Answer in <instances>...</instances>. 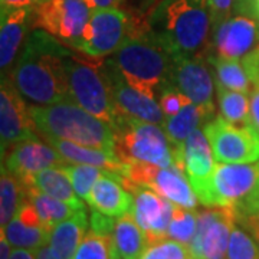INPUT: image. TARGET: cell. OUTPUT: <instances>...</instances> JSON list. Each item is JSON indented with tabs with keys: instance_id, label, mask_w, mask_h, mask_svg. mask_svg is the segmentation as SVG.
I'll list each match as a JSON object with an SVG mask.
<instances>
[{
	"instance_id": "obj_43",
	"label": "cell",
	"mask_w": 259,
	"mask_h": 259,
	"mask_svg": "<svg viewBox=\"0 0 259 259\" xmlns=\"http://www.w3.org/2000/svg\"><path fill=\"white\" fill-rule=\"evenodd\" d=\"M256 2L258 0H236L233 10L238 15H245V16L258 19V16H256Z\"/></svg>"
},
{
	"instance_id": "obj_14",
	"label": "cell",
	"mask_w": 259,
	"mask_h": 259,
	"mask_svg": "<svg viewBox=\"0 0 259 259\" xmlns=\"http://www.w3.org/2000/svg\"><path fill=\"white\" fill-rule=\"evenodd\" d=\"M128 26L130 16L121 10H94L78 51L93 56L114 54L128 37Z\"/></svg>"
},
{
	"instance_id": "obj_40",
	"label": "cell",
	"mask_w": 259,
	"mask_h": 259,
	"mask_svg": "<svg viewBox=\"0 0 259 259\" xmlns=\"http://www.w3.org/2000/svg\"><path fill=\"white\" fill-rule=\"evenodd\" d=\"M242 64L245 66V71L248 72L250 82L253 88H259V45L253 48L248 55L242 58Z\"/></svg>"
},
{
	"instance_id": "obj_38",
	"label": "cell",
	"mask_w": 259,
	"mask_h": 259,
	"mask_svg": "<svg viewBox=\"0 0 259 259\" xmlns=\"http://www.w3.org/2000/svg\"><path fill=\"white\" fill-rule=\"evenodd\" d=\"M236 0H204V5L210 13L212 19V30L223 20L231 18V13L235 8Z\"/></svg>"
},
{
	"instance_id": "obj_33",
	"label": "cell",
	"mask_w": 259,
	"mask_h": 259,
	"mask_svg": "<svg viewBox=\"0 0 259 259\" xmlns=\"http://www.w3.org/2000/svg\"><path fill=\"white\" fill-rule=\"evenodd\" d=\"M226 259H259V242L241 223L232 229Z\"/></svg>"
},
{
	"instance_id": "obj_18",
	"label": "cell",
	"mask_w": 259,
	"mask_h": 259,
	"mask_svg": "<svg viewBox=\"0 0 259 259\" xmlns=\"http://www.w3.org/2000/svg\"><path fill=\"white\" fill-rule=\"evenodd\" d=\"M107 64H108L110 75H111L112 98H114L118 112H122L137 120L163 125L166 118H164V112L160 107V102L140 93L139 90H136L125 79L120 68L114 64L111 58L107 59Z\"/></svg>"
},
{
	"instance_id": "obj_24",
	"label": "cell",
	"mask_w": 259,
	"mask_h": 259,
	"mask_svg": "<svg viewBox=\"0 0 259 259\" xmlns=\"http://www.w3.org/2000/svg\"><path fill=\"white\" fill-rule=\"evenodd\" d=\"M112 243L115 253L121 259H140L148 246L147 236L131 212L115 219Z\"/></svg>"
},
{
	"instance_id": "obj_10",
	"label": "cell",
	"mask_w": 259,
	"mask_h": 259,
	"mask_svg": "<svg viewBox=\"0 0 259 259\" xmlns=\"http://www.w3.org/2000/svg\"><path fill=\"white\" fill-rule=\"evenodd\" d=\"M238 212L233 207H206L197 212V229L189 245L192 259H225Z\"/></svg>"
},
{
	"instance_id": "obj_2",
	"label": "cell",
	"mask_w": 259,
	"mask_h": 259,
	"mask_svg": "<svg viewBox=\"0 0 259 259\" xmlns=\"http://www.w3.org/2000/svg\"><path fill=\"white\" fill-rule=\"evenodd\" d=\"M151 32L176 56L212 52V19L204 0H161L148 16Z\"/></svg>"
},
{
	"instance_id": "obj_30",
	"label": "cell",
	"mask_w": 259,
	"mask_h": 259,
	"mask_svg": "<svg viewBox=\"0 0 259 259\" xmlns=\"http://www.w3.org/2000/svg\"><path fill=\"white\" fill-rule=\"evenodd\" d=\"M8 241L15 248L37 250L42 246H47L51 238V231L44 226H33L22 222L18 216H15L5 228H2Z\"/></svg>"
},
{
	"instance_id": "obj_7",
	"label": "cell",
	"mask_w": 259,
	"mask_h": 259,
	"mask_svg": "<svg viewBox=\"0 0 259 259\" xmlns=\"http://www.w3.org/2000/svg\"><path fill=\"white\" fill-rule=\"evenodd\" d=\"M259 189V160L252 163H219L200 200L206 207L238 209Z\"/></svg>"
},
{
	"instance_id": "obj_44",
	"label": "cell",
	"mask_w": 259,
	"mask_h": 259,
	"mask_svg": "<svg viewBox=\"0 0 259 259\" xmlns=\"http://www.w3.org/2000/svg\"><path fill=\"white\" fill-rule=\"evenodd\" d=\"M44 0H0L2 9H19V8H36Z\"/></svg>"
},
{
	"instance_id": "obj_41",
	"label": "cell",
	"mask_w": 259,
	"mask_h": 259,
	"mask_svg": "<svg viewBox=\"0 0 259 259\" xmlns=\"http://www.w3.org/2000/svg\"><path fill=\"white\" fill-rule=\"evenodd\" d=\"M238 223H241L242 226L259 242V213H249V214L238 213Z\"/></svg>"
},
{
	"instance_id": "obj_9",
	"label": "cell",
	"mask_w": 259,
	"mask_h": 259,
	"mask_svg": "<svg viewBox=\"0 0 259 259\" xmlns=\"http://www.w3.org/2000/svg\"><path fill=\"white\" fill-rule=\"evenodd\" d=\"M218 163H252L259 160V134L252 125H235L214 115L203 127Z\"/></svg>"
},
{
	"instance_id": "obj_37",
	"label": "cell",
	"mask_w": 259,
	"mask_h": 259,
	"mask_svg": "<svg viewBox=\"0 0 259 259\" xmlns=\"http://www.w3.org/2000/svg\"><path fill=\"white\" fill-rule=\"evenodd\" d=\"M158 102H160V107L164 112V115L173 117L182 111L185 107H187L189 104H192V100L189 97H186L183 93H180L177 88L170 87L160 95Z\"/></svg>"
},
{
	"instance_id": "obj_34",
	"label": "cell",
	"mask_w": 259,
	"mask_h": 259,
	"mask_svg": "<svg viewBox=\"0 0 259 259\" xmlns=\"http://www.w3.org/2000/svg\"><path fill=\"white\" fill-rule=\"evenodd\" d=\"M112 255H114L112 238L100 235L91 229L83 236L82 242L72 259H112Z\"/></svg>"
},
{
	"instance_id": "obj_6",
	"label": "cell",
	"mask_w": 259,
	"mask_h": 259,
	"mask_svg": "<svg viewBox=\"0 0 259 259\" xmlns=\"http://www.w3.org/2000/svg\"><path fill=\"white\" fill-rule=\"evenodd\" d=\"M72 49L66 56L71 100L100 120L114 125L120 112L112 98L111 75L107 59Z\"/></svg>"
},
{
	"instance_id": "obj_15",
	"label": "cell",
	"mask_w": 259,
	"mask_h": 259,
	"mask_svg": "<svg viewBox=\"0 0 259 259\" xmlns=\"http://www.w3.org/2000/svg\"><path fill=\"white\" fill-rule=\"evenodd\" d=\"M3 166L18 176L26 186H30L33 176L47 168L64 167L68 164L55 147L49 143H44L39 139L23 140L13 147H10L5 154H2Z\"/></svg>"
},
{
	"instance_id": "obj_49",
	"label": "cell",
	"mask_w": 259,
	"mask_h": 259,
	"mask_svg": "<svg viewBox=\"0 0 259 259\" xmlns=\"http://www.w3.org/2000/svg\"><path fill=\"white\" fill-rule=\"evenodd\" d=\"M35 259H58V256L52 252V249L49 246H42V248H39L36 250Z\"/></svg>"
},
{
	"instance_id": "obj_26",
	"label": "cell",
	"mask_w": 259,
	"mask_h": 259,
	"mask_svg": "<svg viewBox=\"0 0 259 259\" xmlns=\"http://www.w3.org/2000/svg\"><path fill=\"white\" fill-rule=\"evenodd\" d=\"M206 59L213 69L216 87H223L232 91L245 94L252 91L253 85L250 82L249 75L245 71L242 61L225 58L213 51L206 56Z\"/></svg>"
},
{
	"instance_id": "obj_23",
	"label": "cell",
	"mask_w": 259,
	"mask_h": 259,
	"mask_svg": "<svg viewBox=\"0 0 259 259\" xmlns=\"http://www.w3.org/2000/svg\"><path fill=\"white\" fill-rule=\"evenodd\" d=\"M88 214L87 209H79L54 226L49 238V248L55 253L58 259H72L78 250L83 236L88 232Z\"/></svg>"
},
{
	"instance_id": "obj_46",
	"label": "cell",
	"mask_w": 259,
	"mask_h": 259,
	"mask_svg": "<svg viewBox=\"0 0 259 259\" xmlns=\"http://www.w3.org/2000/svg\"><path fill=\"white\" fill-rule=\"evenodd\" d=\"M121 2L122 0H85V3L88 5L91 12L102 9H115Z\"/></svg>"
},
{
	"instance_id": "obj_47",
	"label": "cell",
	"mask_w": 259,
	"mask_h": 259,
	"mask_svg": "<svg viewBox=\"0 0 259 259\" xmlns=\"http://www.w3.org/2000/svg\"><path fill=\"white\" fill-rule=\"evenodd\" d=\"M12 245L10 242L8 241L5 232L2 229V233H0V259H10L12 256Z\"/></svg>"
},
{
	"instance_id": "obj_5",
	"label": "cell",
	"mask_w": 259,
	"mask_h": 259,
	"mask_svg": "<svg viewBox=\"0 0 259 259\" xmlns=\"http://www.w3.org/2000/svg\"><path fill=\"white\" fill-rule=\"evenodd\" d=\"M112 128L114 151L122 163L176 167L185 171V146H173L161 125L120 112Z\"/></svg>"
},
{
	"instance_id": "obj_28",
	"label": "cell",
	"mask_w": 259,
	"mask_h": 259,
	"mask_svg": "<svg viewBox=\"0 0 259 259\" xmlns=\"http://www.w3.org/2000/svg\"><path fill=\"white\" fill-rule=\"evenodd\" d=\"M28 200L26 185L2 166L0 177V225L5 228L16 216L19 209Z\"/></svg>"
},
{
	"instance_id": "obj_29",
	"label": "cell",
	"mask_w": 259,
	"mask_h": 259,
	"mask_svg": "<svg viewBox=\"0 0 259 259\" xmlns=\"http://www.w3.org/2000/svg\"><path fill=\"white\" fill-rule=\"evenodd\" d=\"M26 189H28L29 202L35 206L39 218L51 231L58 223L68 219L76 212V209L71 204L65 203L62 200H58L55 197L40 192L35 186H26Z\"/></svg>"
},
{
	"instance_id": "obj_45",
	"label": "cell",
	"mask_w": 259,
	"mask_h": 259,
	"mask_svg": "<svg viewBox=\"0 0 259 259\" xmlns=\"http://www.w3.org/2000/svg\"><path fill=\"white\" fill-rule=\"evenodd\" d=\"M236 210H238V213H242V214L259 213V189L250 196L245 203L242 204L241 207H238Z\"/></svg>"
},
{
	"instance_id": "obj_22",
	"label": "cell",
	"mask_w": 259,
	"mask_h": 259,
	"mask_svg": "<svg viewBox=\"0 0 259 259\" xmlns=\"http://www.w3.org/2000/svg\"><path fill=\"white\" fill-rule=\"evenodd\" d=\"M87 203L90 204L93 210L118 218L131 212L133 194L115 177L104 173L94 185Z\"/></svg>"
},
{
	"instance_id": "obj_12",
	"label": "cell",
	"mask_w": 259,
	"mask_h": 259,
	"mask_svg": "<svg viewBox=\"0 0 259 259\" xmlns=\"http://www.w3.org/2000/svg\"><path fill=\"white\" fill-rule=\"evenodd\" d=\"M30 107L10 76H2L0 85V141L2 154L23 140L39 139Z\"/></svg>"
},
{
	"instance_id": "obj_20",
	"label": "cell",
	"mask_w": 259,
	"mask_h": 259,
	"mask_svg": "<svg viewBox=\"0 0 259 259\" xmlns=\"http://www.w3.org/2000/svg\"><path fill=\"white\" fill-rule=\"evenodd\" d=\"M33 8L2 9L0 28V68L2 74L9 75L19 55L29 28L32 26ZM2 75V76H3Z\"/></svg>"
},
{
	"instance_id": "obj_11",
	"label": "cell",
	"mask_w": 259,
	"mask_h": 259,
	"mask_svg": "<svg viewBox=\"0 0 259 259\" xmlns=\"http://www.w3.org/2000/svg\"><path fill=\"white\" fill-rule=\"evenodd\" d=\"M124 176L136 185L148 187L177 206L196 209L199 197L185 171L176 167H158L153 164H127Z\"/></svg>"
},
{
	"instance_id": "obj_17",
	"label": "cell",
	"mask_w": 259,
	"mask_h": 259,
	"mask_svg": "<svg viewBox=\"0 0 259 259\" xmlns=\"http://www.w3.org/2000/svg\"><path fill=\"white\" fill-rule=\"evenodd\" d=\"M259 19L236 15L223 20L212 30V47L216 54L242 59L259 44Z\"/></svg>"
},
{
	"instance_id": "obj_25",
	"label": "cell",
	"mask_w": 259,
	"mask_h": 259,
	"mask_svg": "<svg viewBox=\"0 0 259 259\" xmlns=\"http://www.w3.org/2000/svg\"><path fill=\"white\" fill-rule=\"evenodd\" d=\"M213 117L214 112L192 102L176 115L166 117L161 127L164 128L167 137L173 146L183 147L187 137L194 130L200 128V125H206Z\"/></svg>"
},
{
	"instance_id": "obj_19",
	"label": "cell",
	"mask_w": 259,
	"mask_h": 259,
	"mask_svg": "<svg viewBox=\"0 0 259 259\" xmlns=\"http://www.w3.org/2000/svg\"><path fill=\"white\" fill-rule=\"evenodd\" d=\"M214 156L209 140L206 139L202 128L194 130L185 141V173L199 202L203 199L212 182L214 171Z\"/></svg>"
},
{
	"instance_id": "obj_42",
	"label": "cell",
	"mask_w": 259,
	"mask_h": 259,
	"mask_svg": "<svg viewBox=\"0 0 259 259\" xmlns=\"http://www.w3.org/2000/svg\"><path fill=\"white\" fill-rule=\"evenodd\" d=\"M249 102H250V111H249V121L250 125L255 128V131L259 134V88H252L249 93Z\"/></svg>"
},
{
	"instance_id": "obj_36",
	"label": "cell",
	"mask_w": 259,
	"mask_h": 259,
	"mask_svg": "<svg viewBox=\"0 0 259 259\" xmlns=\"http://www.w3.org/2000/svg\"><path fill=\"white\" fill-rule=\"evenodd\" d=\"M140 259H192V255L185 243L164 238L148 243Z\"/></svg>"
},
{
	"instance_id": "obj_21",
	"label": "cell",
	"mask_w": 259,
	"mask_h": 259,
	"mask_svg": "<svg viewBox=\"0 0 259 259\" xmlns=\"http://www.w3.org/2000/svg\"><path fill=\"white\" fill-rule=\"evenodd\" d=\"M56 151L69 163V164H88V166L100 167L110 176H124L127 164L122 163L120 157L112 150H102V148L85 147L66 140L54 139V137H44Z\"/></svg>"
},
{
	"instance_id": "obj_48",
	"label": "cell",
	"mask_w": 259,
	"mask_h": 259,
	"mask_svg": "<svg viewBox=\"0 0 259 259\" xmlns=\"http://www.w3.org/2000/svg\"><path fill=\"white\" fill-rule=\"evenodd\" d=\"M35 256H36V250L16 248L15 250H12L10 259H35Z\"/></svg>"
},
{
	"instance_id": "obj_35",
	"label": "cell",
	"mask_w": 259,
	"mask_h": 259,
	"mask_svg": "<svg viewBox=\"0 0 259 259\" xmlns=\"http://www.w3.org/2000/svg\"><path fill=\"white\" fill-rule=\"evenodd\" d=\"M64 170L71 179L75 193L85 202L91 193L94 185L97 183V180L105 173L100 167L88 166V164H74V166L66 164L64 166Z\"/></svg>"
},
{
	"instance_id": "obj_1",
	"label": "cell",
	"mask_w": 259,
	"mask_h": 259,
	"mask_svg": "<svg viewBox=\"0 0 259 259\" xmlns=\"http://www.w3.org/2000/svg\"><path fill=\"white\" fill-rule=\"evenodd\" d=\"M69 51L71 47H65L64 42L47 30L35 29L8 76L22 97L35 105L71 100L66 72Z\"/></svg>"
},
{
	"instance_id": "obj_16",
	"label": "cell",
	"mask_w": 259,
	"mask_h": 259,
	"mask_svg": "<svg viewBox=\"0 0 259 259\" xmlns=\"http://www.w3.org/2000/svg\"><path fill=\"white\" fill-rule=\"evenodd\" d=\"M171 85L189 97L193 104L214 112L213 87L216 82L204 56H176Z\"/></svg>"
},
{
	"instance_id": "obj_13",
	"label": "cell",
	"mask_w": 259,
	"mask_h": 259,
	"mask_svg": "<svg viewBox=\"0 0 259 259\" xmlns=\"http://www.w3.org/2000/svg\"><path fill=\"white\" fill-rule=\"evenodd\" d=\"M118 182L133 194L131 214L146 233L148 243L167 238L175 203L148 187L136 185L128 177L120 176Z\"/></svg>"
},
{
	"instance_id": "obj_32",
	"label": "cell",
	"mask_w": 259,
	"mask_h": 259,
	"mask_svg": "<svg viewBox=\"0 0 259 259\" xmlns=\"http://www.w3.org/2000/svg\"><path fill=\"white\" fill-rule=\"evenodd\" d=\"M197 229V212L194 209H187L175 204L173 216L167 229V238L190 245Z\"/></svg>"
},
{
	"instance_id": "obj_51",
	"label": "cell",
	"mask_w": 259,
	"mask_h": 259,
	"mask_svg": "<svg viewBox=\"0 0 259 259\" xmlns=\"http://www.w3.org/2000/svg\"><path fill=\"white\" fill-rule=\"evenodd\" d=\"M112 259H121L117 253H115V250H114V255H112Z\"/></svg>"
},
{
	"instance_id": "obj_50",
	"label": "cell",
	"mask_w": 259,
	"mask_h": 259,
	"mask_svg": "<svg viewBox=\"0 0 259 259\" xmlns=\"http://www.w3.org/2000/svg\"><path fill=\"white\" fill-rule=\"evenodd\" d=\"M256 16H258V19H259V0L256 2Z\"/></svg>"
},
{
	"instance_id": "obj_3",
	"label": "cell",
	"mask_w": 259,
	"mask_h": 259,
	"mask_svg": "<svg viewBox=\"0 0 259 259\" xmlns=\"http://www.w3.org/2000/svg\"><path fill=\"white\" fill-rule=\"evenodd\" d=\"M136 90L157 100L171 85L176 55L148 26L131 35L111 58Z\"/></svg>"
},
{
	"instance_id": "obj_4",
	"label": "cell",
	"mask_w": 259,
	"mask_h": 259,
	"mask_svg": "<svg viewBox=\"0 0 259 259\" xmlns=\"http://www.w3.org/2000/svg\"><path fill=\"white\" fill-rule=\"evenodd\" d=\"M30 112L42 137L114 151L115 136L111 124L100 120L72 100L49 105H32Z\"/></svg>"
},
{
	"instance_id": "obj_27",
	"label": "cell",
	"mask_w": 259,
	"mask_h": 259,
	"mask_svg": "<svg viewBox=\"0 0 259 259\" xmlns=\"http://www.w3.org/2000/svg\"><path fill=\"white\" fill-rule=\"evenodd\" d=\"M30 186H35L40 192L71 204L76 210L85 209L82 199H79L78 194L75 193L74 186L64 167H52L39 171L33 176Z\"/></svg>"
},
{
	"instance_id": "obj_31",
	"label": "cell",
	"mask_w": 259,
	"mask_h": 259,
	"mask_svg": "<svg viewBox=\"0 0 259 259\" xmlns=\"http://www.w3.org/2000/svg\"><path fill=\"white\" fill-rule=\"evenodd\" d=\"M221 115L235 125H250V102L245 93L216 87Z\"/></svg>"
},
{
	"instance_id": "obj_8",
	"label": "cell",
	"mask_w": 259,
	"mask_h": 259,
	"mask_svg": "<svg viewBox=\"0 0 259 259\" xmlns=\"http://www.w3.org/2000/svg\"><path fill=\"white\" fill-rule=\"evenodd\" d=\"M91 18V9L85 0H44L33 8L32 28L42 29L78 49L85 26Z\"/></svg>"
},
{
	"instance_id": "obj_39",
	"label": "cell",
	"mask_w": 259,
	"mask_h": 259,
	"mask_svg": "<svg viewBox=\"0 0 259 259\" xmlns=\"http://www.w3.org/2000/svg\"><path fill=\"white\" fill-rule=\"evenodd\" d=\"M90 226L97 233L104 235V236H108V238H112L115 221L112 219V216H108V214H104L101 212L93 210L91 212V218H90Z\"/></svg>"
}]
</instances>
